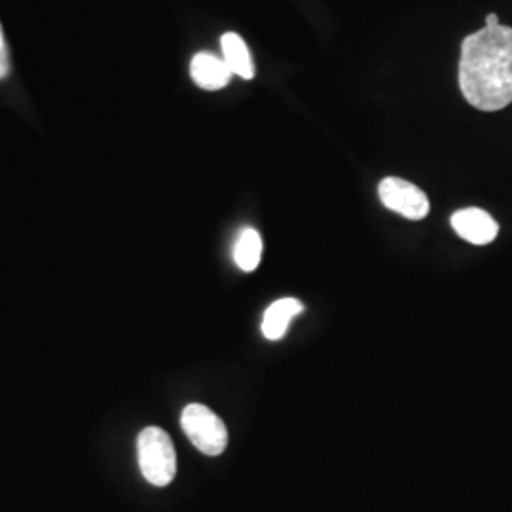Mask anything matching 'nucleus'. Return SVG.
Instances as JSON below:
<instances>
[{
  "label": "nucleus",
  "instance_id": "obj_1",
  "mask_svg": "<svg viewBox=\"0 0 512 512\" xmlns=\"http://www.w3.org/2000/svg\"><path fill=\"white\" fill-rule=\"evenodd\" d=\"M459 88L469 105L484 112L512 103V27H484L461 42Z\"/></svg>",
  "mask_w": 512,
  "mask_h": 512
},
{
  "label": "nucleus",
  "instance_id": "obj_2",
  "mask_svg": "<svg viewBox=\"0 0 512 512\" xmlns=\"http://www.w3.org/2000/svg\"><path fill=\"white\" fill-rule=\"evenodd\" d=\"M141 473L152 486L164 488L177 475V454L173 440L160 427H147L137 439Z\"/></svg>",
  "mask_w": 512,
  "mask_h": 512
},
{
  "label": "nucleus",
  "instance_id": "obj_3",
  "mask_svg": "<svg viewBox=\"0 0 512 512\" xmlns=\"http://www.w3.org/2000/svg\"><path fill=\"white\" fill-rule=\"evenodd\" d=\"M181 427L190 442L205 456H220L228 446V429L224 421L203 404H188L184 408Z\"/></svg>",
  "mask_w": 512,
  "mask_h": 512
},
{
  "label": "nucleus",
  "instance_id": "obj_4",
  "mask_svg": "<svg viewBox=\"0 0 512 512\" xmlns=\"http://www.w3.org/2000/svg\"><path fill=\"white\" fill-rule=\"evenodd\" d=\"M380 200L393 213L404 219L421 220L429 215V198L416 184L408 183L399 177H387L378 186Z\"/></svg>",
  "mask_w": 512,
  "mask_h": 512
},
{
  "label": "nucleus",
  "instance_id": "obj_5",
  "mask_svg": "<svg viewBox=\"0 0 512 512\" xmlns=\"http://www.w3.org/2000/svg\"><path fill=\"white\" fill-rule=\"evenodd\" d=\"M452 228L459 238L473 245H488L499 234V224L494 217L482 209L469 207L452 215Z\"/></svg>",
  "mask_w": 512,
  "mask_h": 512
},
{
  "label": "nucleus",
  "instance_id": "obj_6",
  "mask_svg": "<svg viewBox=\"0 0 512 512\" xmlns=\"http://www.w3.org/2000/svg\"><path fill=\"white\" fill-rule=\"evenodd\" d=\"M190 76L196 86L207 92H217L230 84L234 73L219 55L200 52L192 57Z\"/></svg>",
  "mask_w": 512,
  "mask_h": 512
},
{
  "label": "nucleus",
  "instance_id": "obj_7",
  "mask_svg": "<svg viewBox=\"0 0 512 512\" xmlns=\"http://www.w3.org/2000/svg\"><path fill=\"white\" fill-rule=\"evenodd\" d=\"M304 311V304L296 298H281L274 302L262 319V334L268 340H281L285 336V332L289 330V325L296 315H300Z\"/></svg>",
  "mask_w": 512,
  "mask_h": 512
},
{
  "label": "nucleus",
  "instance_id": "obj_8",
  "mask_svg": "<svg viewBox=\"0 0 512 512\" xmlns=\"http://www.w3.org/2000/svg\"><path fill=\"white\" fill-rule=\"evenodd\" d=\"M222 46V59L230 67V71L243 78V80H253L255 78V63L251 52L245 44V40L239 37L238 33H226L220 38Z\"/></svg>",
  "mask_w": 512,
  "mask_h": 512
},
{
  "label": "nucleus",
  "instance_id": "obj_9",
  "mask_svg": "<svg viewBox=\"0 0 512 512\" xmlns=\"http://www.w3.org/2000/svg\"><path fill=\"white\" fill-rule=\"evenodd\" d=\"M234 260L243 272H255L258 268L262 260V238L253 228L241 230L234 247Z\"/></svg>",
  "mask_w": 512,
  "mask_h": 512
},
{
  "label": "nucleus",
  "instance_id": "obj_10",
  "mask_svg": "<svg viewBox=\"0 0 512 512\" xmlns=\"http://www.w3.org/2000/svg\"><path fill=\"white\" fill-rule=\"evenodd\" d=\"M8 71H10V59H8V50H6V42L0 27V80L8 76Z\"/></svg>",
  "mask_w": 512,
  "mask_h": 512
},
{
  "label": "nucleus",
  "instance_id": "obj_11",
  "mask_svg": "<svg viewBox=\"0 0 512 512\" xmlns=\"http://www.w3.org/2000/svg\"><path fill=\"white\" fill-rule=\"evenodd\" d=\"M486 25H488V27H495V25H499V18H497V14H488V16H486Z\"/></svg>",
  "mask_w": 512,
  "mask_h": 512
}]
</instances>
